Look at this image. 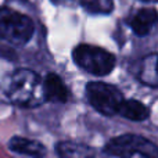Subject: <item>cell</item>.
Here are the masks:
<instances>
[{"label": "cell", "instance_id": "cell-1", "mask_svg": "<svg viewBox=\"0 0 158 158\" xmlns=\"http://www.w3.org/2000/svg\"><path fill=\"white\" fill-rule=\"evenodd\" d=\"M6 94L13 104L24 108L38 107L46 101L43 81L32 69H17L8 78Z\"/></svg>", "mask_w": 158, "mask_h": 158}, {"label": "cell", "instance_id": "cell-2", "mask_svg": "<svg viewBox=\"0 0 158 158\" xmlns=\"http://www.w3.org/2000/svg\"><path fill=\"white\" fill-rule=\"evenodd\" d=\"M35 32L28 15L8 7H0V39L13 46H25Z\"/></svg>", "mask_w": 158, "mask_h": 158}, {"label": "cell", "instance_id": "cell-3", "mask_svg": "<svg viewBox=\"0 0 158 158\" xmlns=\"http://www.w3.org/2000/svg\"><path fill=\"white\" fill-rule=\"evenodd\" d=\"M103 151L108 157L115 158H132L136 154L143 158H158V146L156 143L135 133L112 137L104 146Z\"/></svg>", "mask_w": 158, "mask_h": 158}, {"label": "cell", "instance_id": "cell-4", "mask_svg": "<svg viewBox=\"0 0 158 158\" xmlns=\"http://www.w3.org/2000/svg\"><path fill=\"white\" fill-rule=\"evenodd\" d=\"M72 58L81 69L96 77H106L111 74L117 64V58L111 52L86 43L75 47L72 52Z\"/></svg>", "mask_w": 158, "mask_h": 158}, {"label": "cell", "instance_id": "cell-5", "mask_svg": "<svg viewBox=\"0 0 158 158\" xmlns=\"http://www.w3.org/2000/svg\"><path fill=\"white\" fill-rule=\"evenodd\" d=\"M86 98L96 111L106 117L118 115L125 100L117 86L106 82H89L86 85Z\"/></svg>", "mask_w": 158, "mask_h": 158}, {"label": "cell", "instance_id": "cell-6", "mask_svg": "<svg viewBox=\"0 0 158 158\" xmlns=\"http://www.w3.org/2000/svg\"><path fill=\"white\" fill-rule=\"evenodd\" d=\"M126 24L135 35L147 36L158 25V11L154 7H140L128 17Z\"/></svg>", "mask_w": 158, "mask_h": 158}, {"label": "cell", "instance_id": "cell-7", "mask_svg": "<svg viewBox=\"0 0 158 158\" xmlns=\"http://www.w3.org/2000/svg\"><path fill=\"white\" fill-rule=\"evenodd\" d=\"M56 151L60 158H108L103 150L100 151L83 143L69 142V140L57 143Z\"/></svg>", "mask_w": 158, "mask_h": 158}, {"label": "cell", "instance_id": "cell-8", "mask_svg": "<svg viewBox=\"0 0 158 158\" xmlns=\"http://www.w3.org/2000/svg\"><path fill=\"white\" fill-rule=\"evenodd\" d=\"M136 78L148 87H158V53L147 54L139 61Z\"/></svg>", "mask_w": 158, "mask_h": 158}, {"label": "cell", "instance_id": "cell-9", "mask_svg": "<svg viewBox=\"0 0 158 158\" xmlns=\"http://www.w3.org/2000/svg\"><path fill=\"white\" fill-rule=\"evenodd\" d=\"M8 148L14 153L22 154L31 158H44L47 156V148L38 140L27 139L22 136H14L8 142Z\"/></svg>", "mask_w": 158, "mask_h": 158}, {"label": "cell", "instance_id": "cell-10", "mask_svg": "<svg viewBox=\"0 0 158 158\" xmlns=\"http://www.w3.org/2000/svg\"><path fill=\"white\" fill-rule=\"evenodd\" d=\"M46 101L52 103H67L69 98V90L57 74H47L43 81Z\"/></svg>", "mask_w": 158, "mask_h": 158}, {"label": "cell", "instance_id": "cell-11", "mask_svg": "<svg viewBox=\"0 0 158 158\" xmlns=\"http://www.w3.org/2000/svg\"><path fill=\"white\" fill-rule=\"evenodd\" d=\"M118 115L126 118L129 121H135V122H142L146 121L150 117V108L146 106L144 103L135 98H125L119 108Z\"/></svg>", "mask_w": 158, "mask_h": 158}, {"label": "cell", "instance_id": "cell-12", "mask_svg": "<svg viewBox=\"0 0 158 158\" xmlns=\"http://www.w3.org/2000/svg\"><path fill=\"white\" fill-rule=\"evenodd\" d=\"M79 4L92 14H110L114 10V0H78Z\"/></svg>", "mask_w": 158, "mask_h": 158}, {"label": "cell", "instance_id": "cell-13", "mask_svg": "<svg viewBox=\"0 0 158 158\" xmlns=\"http://www.w3.org/2000/svg\"><path fill=\"white\" fill-rule=\"evenodd\" d=\"M139 2H143V3H158V0H139Z\"/></svg>", "mask_w": 158, "mask_h": 158}]
</instances>
